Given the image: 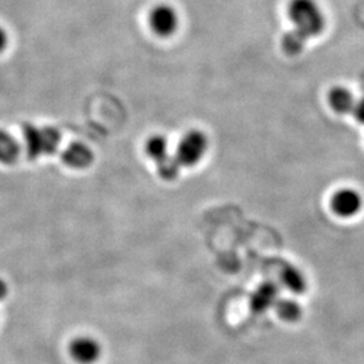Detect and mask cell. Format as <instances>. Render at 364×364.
I'll use <instances>...</instances> for the list:
<instances>
[{"instance_id": "6da1fadb", "label": "cell", "mask_w": 364, "mask_h": 364, "mask_svg": "<svg viewBox=\"0 0 364 364\" xmlns=\"http://www.w3.org/2000/svg\"><path fill=\"white\" fill-rule=\"evenodd\" d=\"M287 15L294 30L305 38L318 36L326 27V18L316 0H290Z\"/></svg>"}, {"instance_id": "7a4b0ae2", "label": "cell", "mask_w": 364, "mask_h": 364, "mask_svg": "<svg viewBox=\"0 0 364 364\" xmlns=\"http://www.w3.org/2000/svg\"><path fill=\"white\" fill-rule=\"evenodd\" d=\"M22 131L27 154L34 159L52 156L61 144L60 131L50 126L25 124Z\"/></svg>"}, {"instance_id": "3957f363", "label": "cell", "mask_w": 364, "mask_h": 364, "mask_svg": "<svg viewBox=\"0 0 364 364\" xmlns=\"http://www.w3.org/2000/svg\"><path fill=\"white\" fill-rule=\"evenodd\" d=\"M208 150V138L198 130L188 131L177 144L174 156L185 168L197 165Z\"/></svg>"}, {"instance_id": "277c9868", "label": "cell", "mask_w": 364, "mask_h": 364, "mask_svg": "<svg viewBox=\"0 0 364 364\" xmlns=\"http://www.w3.org/2000/svg\"><path fill=\"white\" fill-rule=\"evenodd\" d=\"M69 355L78 364H95L100 360L103 355V348L99 340L82 335L70 341Z\"/></svg>"}, {"instance_id": "5b68a950", "label": "cell", "mask_w": 364, "mask_h": 364, "mask_svg": "<svg viewBox=\"0 0 364 364\" xmlns=\"http://www.w3.org/2000/svg\"><path fill=\"white\" fill-rule=\"evenodd\" d=\"M150 28L159 37H170L178 26V15L169 4H158L149 14Z\"/></svg>"}, {"instance_id": "8992f818", "label": "cell", "mask_w": 364, "mask_h": 364, "mask_svg": "<svg viewBox=\"0 0 364 364\" xmlns=\"http://www.w3.org/2000/svg\"><path fill=\"white\" fill-rule=\"evenodd\" d=\"M362 197L353 189H340L331 198V207L341 218H352L362 208Z\"/></svg>"}, {"instance_id": "52a82bcc", "label": "cell", "mask_w": 364, "mask_h": 364, "mask_svg": "<svg viewBox=\"0 0 364 364\" xmlns=\"http://www.w3.org/2000/svg\"><path fill=\"white\" fill-rule=\"evenodd\" d=\"M63 162L70 169H85L93 162V151L81 142L70 144L63 153Z\"/></svg>"}, {"instance_id": "ba28073f", "label": "cell", "mask_w": 364, "mask_h": 364, "mask_svg": "<svg viewBox=\"0 0 364 364\" xmlns=\"http://www.w3.org/2000/svg\"><path fill=\"white\" fill-rule=\"evenodd\" d=\"M278 299V287L273 282L263 284L251 296V309L255 313L266 312L272 306H275Z\"/></svg>"}, {"instance_id": "9c48e42d", "label": "cell", "mask_w": 364, "mask_h": 364, "mask_svg": "<svg viewBox=\"0 0 364 364\" xmlns=\"http://www.w3.org/2000/svg\"><path fill=\"white\" fill-rule=\"evenodd\" d=\"M329 105L338 114H348L355 108V97L351 91L343 87H336L329 92Z\"/></svg>"}, {"instance_id": "30bf717a", "label": "cell", "mask_w": 364, "mask_h": 364, "mask_svg": "<svg viewBox=\"0 0 364 364\" xmlns=\"http://www.w3.org/2000/svg\"><path fill=\"white\" fill-rule=\"evenodd\" d=\"M281 281L290 291L296 294H301L306 290V279L302 272H299L294 266H287L282 270Z\"/></svg>"}, {"instance_id": "8fae6325", "label": "cell", "mask_w": 364, "mask_h": 364, "mask_svg": "<svg viewBox=\"0 0 364 364\" xmlns=\"http://www.w3.org/2000/svg\"><path fill=\"white\" fill-rule=\"evenodd\" d=\"M144 151L151 158L156 164L161 162L162 159H165L166 156H169V144L168 139L162 135H154L150 136L144 146Z\"/></svg>"}, {"instance_id": "7c38bea8", "label": "cell", "mask_w": 364, "mask_h": 364, "mask_svg": "<svg viewBox=\"0 0 364 364\" xmlns=\"http://www.w3.org/2000/svg\"><path fill=\"white\" fill-rule=\"evenodd\" d=\"M277 314L287 323H294L301 317V306L293 299H279L275 304Z\"/></svg>"}, {"instance_id": "4fadbf2b", "label": "cell", "mask_w": 364, "mask_h": 364, "mask_svg": "<svg viewBox=\"0 0 364 364\" xmlns=\"http://www.w3.org/2000/svg\"><path fill=\"white\" fill-rule=\"evenodd\" d=\"M18 144L13 136L0 131V162L11 164L18 156Z\"/></svg>"}, {"instance_id": "5bb4252c", "label": "cell", "mask_w": 364, "mask_h": 364, "mask_svg": "<svg viewBox=\"0 0 364 364\" xmlns=\"http://www.w3.org/2000/svg\"><path fill=\"white\" fill-rule=\"evenodd\" d=\"M180 168L181 165L178 164L177 158L174 156H166L165 159H162L161 162L156 164V169L159 176L164 178V180H174L178 173H180Z\"/></svg>"}, {"instance_id": "9a60e30c", "label": "cell", "mask_w": 364, "mask_h": 364, "mask_svg": "<svg viewBox=\"0 0 364 364\" xmlns=\"http://www.w3.org/2000/svg\"><path fill=\"white\" fill-rule=\"evenodd\" d=\"M306 39L308 38H305L297 30H291L284 37L282 46H284V49H285L287 54L294 55V54L302 52V49L306 43Z\"/></svg>"}, {"instance_id": "2e32d148", "label": "cell", "mask_w": 364, "mask_h": 364, "mask_svg": "<svg viewBox=\"0 0 364 364\" xmlns=\"http://www.w3.org/2000/svg\"><path fill=\"white\" fill-rule=\"evenodd\" d=\"M9 43H10L9 33H7L6 27H3L0 25V55L7 50Z\"/></svg>"}, {"instance_id": "e0dca14e", "label": "cell", "mask_w": 364, "mask_h": 364, "mask_svg": "<svg viewBox=\"0 0 364 364\" xmlns=\"http://www.w3.org/2000/svg\"><path fill=\"white\" fill-rule=\"evenodd\" d=\"M353 112H355V117L364 124V97L355 105Z\"/></svg>"}, {"instance_id": "ac0fdd59", "label": "cell", "mask_w": 364, "mask_h": 364, "mask_svg": "<svg viewBox=\"0 0 364 364\" xmlns=\"http://www.w3.org/2000/svg\"><path fill=\"white\" fill-rule=\"evenodd\" d=\"M7 296H9V287L3 279H0V302L4 301Z\"/></svg>"}]
</instances>
